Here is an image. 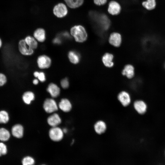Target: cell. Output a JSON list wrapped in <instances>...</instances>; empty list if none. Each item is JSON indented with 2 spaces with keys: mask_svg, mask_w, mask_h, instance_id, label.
<instances>
[{
  "mask_svg": "<svg viewBox=\"0 0 165 165\" xmlns=\"http://www.w3.org/2000/svg\"><path fill=\"white\" fill-rule=\"evenodd\" d=\"M71 35L75 41L82 42L87 39V34L85 28L81 25H76L72 27L70 29Z\"/></svg>",
  "mask_w": 165,
  "mask_h": 165,
  "instance_id": "cell-1",
  "label": "cell"
},
{
  "mask_svg": "<svg viewBox=\"0 0 165 165\" xmlns=\"http://www.w3.org/2000/svg\"><path fill=\"white\" fill-rule=\"evenodd\" d=\"M64 133L62 130L57 127H52L49 131V137L54 141H59L61 140L63 137Z\"/></svg>",
  "mask_w": 165,
  "mask_h": 165,
  "instance_id": "cell-2",
  "label": "cell"
},
{
  "mask_svg": "<svg viewBox=\"0 0 165 165\" xmlns=\"http://www.w3.org/2000/svg\"><path fill=\"white\" fill-rule=\"evenodd\" d=\"M54 14L58 18L65 16L67 14L68 9L66 6L62 3H60L56 5L53 9Z\"/></svg>",
  "mask_w": 165,
  "mask_h": 165,
  "instance_id": "cell-3",
  "label": "cell"
},
{
  "mask_svg": "<svg viewBox=\"0 0 165 165\" xmlns=\"http://www.w3.org/2000/svg\"><path fill=\"white\" fill-rule=\"evenodd\" d=\"M43 108L45 111L47 113H51L54 112L58 109V106L56 101L51 98H48L44 101Z\"/></svg>",
  "mask_w": 165,
  "mask_h": 165,
  "instance_id": "cell-4",
  "label": "cell"
},
{
  "mask_svg": "<svg viewBox=\"0 0 165 165\" xmlns=\"http://www.w3.org/2000/svg\"><path fill=\"white\" fill-rule=\"evenodd\" d=\"M37 62L40 68L45 69L48 68L50 66L51 61L49 57L45 55H42L38 57Z\"/></svg>",
  "mask_w": 165,
  "mask_h": 165,
  "instance_id": "cell-5",
  "label": "cell"
},
{
  "mask_svg": "<svg viewBox=\"0 0 165 165\" xmlns=\"http://www.w3.org/2000/svg\"><path fill=\"white\" fill-rule=\"evenodd\" d=\"M18 49L20 53L24 55H30L34 52L33 50L30 48L27 45L24 39H22L19 41Z\"/></svg>",
  "mask_w": 165,
  "mask_h": 165,
  "instance_id": "cell-6",
  "label": "cell"
},
{
  "mask_svg": "<svg viewBox=\"0 0 165 165\" xmlns=\"http://www.w3.org/2000/svg\"><path fill=\"white\" fill-rule=\"evenodd\" d=\"M121 7L116 1H111L108 4V11L110 14L114 15L118 14L120 12Z\"/></svg>",
  "mask_w": 165,
  "mask_h": 165,
  "instance_id": "cell-7",
  "label": "cell"
},
{
  "mask_svg": "<svg viewBox=\"0 0 165 165\" xmlns=\"http://www.w3.org/2000/svg\"><path fill=\"white\" fill-rule=\"evenodd\" d=\"M118 99L121 104L124 106L128 105L131 102V98L129 94L126 91L120 92L118 96Z\"/></svg>",
  "mask_w": 165,
  "mask_h": 165,
  "instance_id": "cell-8",
  "label": "cell"
},
{
  "mask_svg": "<svg viewBox=\"0 0 165 165\" xmlns=\"http://www.w3.org/2000/svg\"><path fill=\"white\" fill-rule=\"evenodd\" d=\"M110 43L114 46H119L121 43L122 37L120 34L117 32H113L111 34L109 38Z\"/></svg>",
  "mask_w": 165,
  "mask_h": 165,
  "instance_id": "cell-9",
  "label": "cell"
},
{
  "mask_svg": "<svg viewBox=\"0 0 165 165\" xmlns=\"http://www.w3.org/2000/svg\"><path fill=\"white\" fill-rule=\"evenodd\" d=\"M12 134L14 137L20 138H22L24 134V128L22 125L16 124L13 126L11 128Z\"/></svg>",
  "mask_w": 165,
  "mask_h": 165,
  "instance_id": "cell-10",
  "label": "cell"
},
{
  "mask_svg": "<svg viewBox=\"0 0 165 165\" xmlns=\"http://www.w3.org/2000/svg\"><path fill=\"white\" fill-rule=\"evenodd\" d=\"M134 107L136 111L140 114L145 113L147 109L145 103L142 100H137L134 102Z\"/></svg>",
  "mask_w": 165,
  "mask_h": 165,
  "instance_id": "cell-11",
  "label": "cell"
},
{
  "mask_svg": "<svg viewBox=\"0 0 165 165\" xmlns=\"http://www.w3.org/2000/svg\"><path fill=\"white\" fill-rule=\"evenodd\" d=\"M47 120L48 124L52 127H57L61 123V119L57 113H54L50 116Z\"/></svg>",
  "mask_w": 165,
  "mask_h": 165,
  "instance_id": "cell-12",
  "label": "cell"
},
{
  "mask_svg": "<svg viewBox=\"0 0 165 165\" xmlns=\"http://www.w3.org/2000/svg\"><path fill=\"white\" fill-rule=\"evenodd\" d=\"M47 90L51 96L53 98L57 97L60 94V90L59 88L53 83L49 84L47 89Z\"/></svg>",
  "mask_w": 165,
  "mask_h": 165,
  "instance_id": "cell-13",
  "label": "cell"
},
{
  "mask_svg": "<svg viewBox=\"0 0 165 165\" xmlns=\"http://www.w3.org/2000/svg\"><path fill=\"white\" fill-rule=\"evenodd\" d=\"M58 106L61 110L65 112H69L72 108V105L70 102L65 98L61 100L59 103Z\"/></svg>",
  "mask_w": 165,
  "mask_h": 165,
  "instance_id": "cell-14",
  "label": "cell"
},
{
  "mask_svg": "<svg viewBox=\"0 0 165 165\" xmlns=\"http://www.w3.org/2000/svg\"><path fill=\"white\" fill-rule=\"evenodd\" d=\"M113 59V55L109 53H105L102 57V61L104 64L105 66L108 68H111L114 65Z\"/></svg>",
  "mask_w": 165,
  "mask_h": 165,
  "instance_id": "cell-15",
  "label": "cell"
},
{
  "mask_svg": "<svg viewBox=\"0 0 165 165\" xmlns=\"http://www.w3.org/2000/svg\"><path fill=\"white\" fill-rule=\"evenodd\" d=\"M94 127L95 132L100 134L105 132L106 130L107 126L104 121L99 120L95 124Z\"/></svg>",
  "mask_w": 165,
  "mask_h": 165,
  "instance_id": "cell-16",
  "label": "cell"
},
{
  "mask_svg": "<svg viewBox=\"0 0 165 165\" xmlns=\"http://www.w3.org/2000/svg\"><path fill=\"white\" fill-rule=\"evenodd\" d=\"M122 74L129 79L132 78L134 74V67L131 64L126 65L122 71Z\"/></svg>",
  "mask_w": 165,
  "mask_h": 165,
  "instance_id": "cell-17",
  "label": "cell"
},
{
  "mask_svg": "<svg viewBox=\"0 0 165 165\" xmlns=\"http://www.w3.org/2000/svg\"><path fill=\"white\" fill-rule=\"evenodd\" d=\"M34 38L38 41L43 42L46 39V34L45 31L42 28L37 29L34 33Z\"/></svg>",
  "mask_w": 165,
  "mask_h": 165,
  "instance_id": "cell-18",
  "label": "cell"
},
{
  "mask_svg": "<svg viewBox=\"0 0 165 165\" xmlns=\"http://www.w3.org/2000/svg\"><path fill=\"white\" fill-rule=\"evenodd\" d=\"M68 57L70 61L74 64L78 63L80 61L79 54L76 52L71 51L68 53Z\"/></svg>",
  "mask_w": 165,
  "mask_h": 165,
  "instance_id": "cell-19",
  "label": "cell"
},
{
  "mask_svg": "<svg viewBox=\"0 0 165 165\" xmlns=\"http://www.w3.org/2000/svg\"><path fill=\"white\" fill-rule=\"evenodd\" d=\"M67 6L72 9H75L81 6L84 0H64Z\"/></svg>",
  "mask_w": 165,
  "mask_h": 165,
  "instance_id": "cell-20",
  "label": "cell"
},
{
  "mask_svg": "<svg viewBox=\"0 0 165 165\" xmlns=\"http://www.w3.org/2000/svg\"><path fill=\"white\" fill-rule=\"evenodd\" d=\"M24 40L26 44L30 48L34 50L37 47V40L34 38L28 36L26 37Z\"/></svg>",
  "mask_w": 165,
  "mask_h": 165,
  "instance_id": "cell-21",
  "label": "cell"
},
{
  "mask_svg": "<svg viewBox=\"0 0 165 165\" xmlns=\"http://www.w3.org/2000/svg\"><path fill=\"white\" fill-rule=\"evenodd\" d=\"M22 98L25 104L28 105L34 99L35 95L34 93L31 91H27L23 94Z\"/></svg>",
  "mask_w": 165,
  "mask_h": 165,
  "instance_id": "cell-22",
  "label": "cell"
},
{
  "mask_svg": "<svg viewBox=\"0 0 165 165\" xmlns=\"http://www.w3.org/2000/svg\"><path fill=\"white\" fill-rule=\"evenodd\" d=\"M10 137V133L7 129L4 127L0 128V141H7Z\"/></svg>",
  "mask_w": 165,
  "mask_h": 165,
  "instance_id": "cell-23",
  "label": "cell"
},
{
  "mask_svg": "<svg viewBox=\"0 0 165 165\" xmlns=\"http://www.w3.org/2000/svg\"><path fill=\"white\" fill-rule=\"evenodd\" d=\"M142 4L143 7L150 10L154 9L156 5V0H147L143 2Z\"/></svg>",
  "mask_w": 165,
  "mask_h": 165,
  "instance_id": "cell-24",
  "label": "cell"
},
{
  "mask_svg": "<svg viewBox=\"0 0 165 165\" xmlns=\"http://www.w3.org/2000/svg\"><path fill=\"white\" fill-rule=\"evenodd\" d=\"M35 163V159L30 156L24 157L21 160L22 165H34Z\"/></svg>",
  "mask_w": 165,
  "mask_h": 165,
  "instance_id": "cell-25",
  "label": "cell"
},
{
  "mask_svg": "<svg viewBox=\"0 0 165 165\" xmlns=\"http://www.w3.org/2000/svg\"><path fill=\"white\" fill-rule=\"evenodd\" d=\"M9 114L6 111H0V123H6L9 122Z\"/></svg>",
  "mask_w": 165,
  "mask_h": 165,
  "instance_id": "cell-26",
  "label": "cell"
},
{
  "mask_svg": "<svg viewBox=\"0 0 165 165\" xmlns=\"http://www.w3.org/2000/svg\"><path fill=\"white\" fill-rule=\"evenodd\" d=\"M7 151L6 145L3 143L0 142V156L6 154Z\"/></svg>",
  "mask_w": 165,
  "mask_h": 165,
  "instance_id": "cell-27",
  "label": "cell"
},
{
  "mask_svg": "<svg viewBox=\"0 0 165 165\" xmlns=\"http://www.w3.org/2000/svg\"><path fill=\"white\" fill-rule=\"evenodd\" d=\"M7 79L6 75L0 73V87L4 86L6 83Z\"/></svg>",
  "mask_w": 165,
  "mask_h": 165,
  "instance_id": "cell-28",
  "label": "cell"
},
{
  "mask_svg": "<svg viewBox=\"0 0 165 165\" xmlns=\"http://www.w3.org/2000/svg\"><path fill=\"white\" fill-rule=\"evenodd\" d=\"M61 87L64 89L67 88L69 86V83L68 79L65 78L61 80Z\"/></svg>",
  "mask_w": 165,
  "mask_h": 165,
  "instance_id": "cell-29",
  "label": "cell"
},
{
  "mask_svg": "<svg viewBox=\"0 0 165 165\" xmlns=\"http://www.w3.org/2000/svg\"><path fill=\"white\" fill-rule=\"evenodd\" d=\"M37 78L41 82H44L46 80L45 75L42 72H39Z\"/></svg>",
  "mask_w": 165,
  "mask_h": 165,
  "instance_id": "cell-30",
  "label": "cell"
},
{
  "mask_svg": "<svg viewBox=\"0 0 165 165\" xmlns=\"http://www.w3.org/2000/svg\"><path fill=\"white\" fill-rule=\"evenodd\" d=\"M107 0H94L95 4L98 6L104 5L106 3Z\"/></svg>",
  "mask_w": 165,
  "mask_h": 165,
  "instance_id": "cell-31",
  "label": "cell"
},
{
  "mask_svg": "<svg viewBox=\"0 0 165 165\" xmlns=\"http://www.w3.org/2000/svg\"><path fill=\"white\" fill-rule=\"evenodd\" d=\"M53 42L55 44H60L61 42V40L60 38L57 37L53 39Z\"/></svg>",
  "mask_w": 165,
  "mask_h": 165,
  "instance_id": "cell-32",
  "label": "cell"
},
{
  "mask_svg": "<svg viewBox=\"0 0 165 165\" xmlns=\"http://www.w3.org/2000/svg\"><path fill=\"white\" fill-rule=\"evenodd\" d=\"M38 80L36 79H34L33 81V83L35 85H37L38 83Z\"/></svg>",
  "mask_w": 165,
  "mask_h": 165,
  "instance_id": "cell-33",
  "label": "cell"
},
{
  "mask_svg": "<svg viewBox=\"0 0 165 165\" xmlns=\"http://www.w3.org/2000/svg\"><path fill=\"white\" fill-rule=\"evenodd\" d=\"M39 73V72L37 71L35 72L34 73V76L35 77L37 78L38 75Z\"/></svg>",
  "mask_w": 165,
  "mask_h": 165,
  "instance_id": "cell-34",
  "label": "cell"
},
{
  "mask_svg": "<svg viewBox=\"0 0 165 165\" xmlns=\"http://www.w3.org/2000/svg\"><path fill=\"white\" fill-rule=\"evenodd\" d=\"M63 130V132L64 133H66L67 131V129L66 128H64L63 129V130Z\"/></svg>",
  "mask_w": 165,
  "mask_h": 165,
  "instance_id": "cell-35",
  "label": "cell"
},
{
  "mask_svg": "<svg viewBox=\"0 0 165 165\" xmlns=\"http://www.w3.org/2000/svg\"><path fill=\"white\" fill-rule=\"evenodd\" d=\"M2 45V41L1 39L0 38V48L1 47Z\"/></svg>",
  "mask_w": 165,
  "mask_h": 165,
  "instance_id": "cell-36",
  "label": "cell"
},
{
  "mask_svg": "<svg viewBox=\"0 0 165 165\" xmlns=\"http://www.w3.org/2000/svg\"><path fill=\"white\" fill-rule=\"evenodd\" d=\"M47 165L46 164H41V165Z\"/></svg>",
  "mask_w": 165,
  "mask_h": 165,
  "instance_id": "cell-37",
  "label": "cell"
},
{
  "mask_svg": "<svg viewBox=\"0 0 165 165\" xmlns=\"http://www.w3.org/2000/svg\"><path fill=\"white\" fill-rule=\"evenodd\" d=\"M164 157L165 158V149L164 152Z\"/></svg>",
  "mask_w": 165,
  "mask_h": 165,
  "instance_id": "cell-38",
  "label": "cell"
},
{
  "mask_svg": "<svg viewBox=\"0 0 165 165\" xmlns=\"http://www.w3.org/2000/svg\"></svg>",
  "mask_w": 165,
  "mask_h": 165,
  "instance_id": "cell-39",
  "label": "cell"
}]
</instances>
